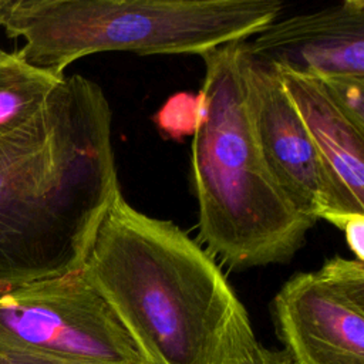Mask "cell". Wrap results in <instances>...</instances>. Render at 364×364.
Instances as JSON below:
<instances>
[{"label": "cell", "mask_w": 364, "mask_h": 364, "mask_svg": "<svg viewBox=\"0 0 364 364\" xmlns=\"http://www.w3.org/2000/svg\"><path fill=\"white\" fill-rule=\"evenodd\" d=\"M282 0H0V28L23 38L28 64L64 75L105 51L198 54L246 41L276 21Z\"/></svg>", "instance_id": "4"}, {"label": "cell", "mask_w": 364, "mask_h": 364, "mask_svg": "<svg viewBox=\"0 0 364 364\" xmlns=\"http://www.w3.org/2000/svg\"><path fill=\"white\" fill-rule=\"evenodd\" d=\"M198 117V95L181 92L166 101L156 114L158 127L171 138L192 135Z\"/></svg>", "instance_id": "12"}, {"label": "cell", "mask_w": 364, "mask_h": 364, "mask_svg": "<svg viewBox=\"0 0 364 364\" xmlns=\"http://www.w3.org/2000/svg\"><path fill=\"white\" fill-rule=\"evenodd\" d=\"M191 176L198 242L233 270L289 263L316 220L303 215L272 175L247 107L243 41L202 55Z\"/></svg>", "instance_id": "3"}, {"label": "cell", "mask_w": 364, "mask_h": 364, "mask_svg": "<svg viewBox=\"0 0 364 364\" xmlns=\"http://www.w3.org/2000/svg\"><path fill=\"white\" fill-rule=\"evenodd\" d=\"M247 364H294L290 355L282 350H270L259 344L253 358Z\"/></svg>", "instance_id": "15"}, {"label": "cell", "mask_w": 364, "mask_h": 364, "mask_svg": "<svg viewBox=\"0 0 364 364\" xmlns=\"http://www.w3.org/2000/svg\"><path fill=\"white\" fill-rule=\"evenodd\" d=\"M4 53H6V51H4V50H3V48H1V47H0V57H1V55H3V54H4Z\"/></svg>", "instance_id": "16"}, {"label": "cell", "mask_w": 364, "mask_h": 364, "mask_svg": "<svg viewBox=\"0 0 364 364\" xmlns=\"http://www.w3.org/2000/svg\"><path fill=\"white\" fill-rule=\"evenodd\" d=\"M354 259L364 262V215L350 216L340 228Z\"/></svg>", "instance_id": "13"}, {"label": "cell", "mask_w": 364, "mask_h": 364, "mask_svg": "<svg viewBox=\"0 0 364 364\" xmlns=\"http://www.w3.org/2000/svg\"><path fill=\"white\" fill-rule=\"evenodd\" d=\"M243 44L252 58L277 68L320 80L364 77V1L276 20Z\"/></svg>", "instance_id": "8"}, {"label": "cell", "mask_w": 364, "mask_h": 364, "mask_svg": "<svg viewBox=\"0 0 364 364\" xmlns=\"http://www.w3.org/2000/svg\"><path fill=\"white\" fill-rule=\"evenodd\" d=\"M272 320L294 364H364V262L327 259L287 279Z\"/></svg>", "instance_id": "6"}, {"label": "cell", "mask_w": 364, "mask_h": 364, "mask_svg": "<svg viewBox=\"0 0 364 364\" xmlns=\"http://www.w3.org/2000/svg\"><path fill=\"white\" fill-rule=\"evenodd\" d=\"M320 81L344 115L364 132V77L344 75Z\"/></svg>", "instance_id": "11"}, {"label": "cell", "mask_w": 364, "mask_h": 364, "mask_svg": "<svg viewBox=\"0 0 364 364\" xmlns=\"http://www.w3.org/2000/svg\"><path fill=\"white\" fill-rule=\"evenodd\" d=\"M274 68L328 183L330 206L323 219L340 229L350 216L364 215V132L344 115L318 78Z\"/></svg>", "instance_id": "9"}, {"label": "cell", "mask_w": 364, "mask_h": 364, "mask_svg": "<svg viewBox=\"0 0 364 364\" xmlns=\"http://www.w3.org/2000/svg\"><path fill=\"white\" fill-rule=\"evenodd\" d=\"M0 364H65L43 355L0 347Z\"/></svg>", "instance_id": "14"}, {"label": "cell", "mask_w": 364, "mask_h": 364, "mask_svg": "<svg viewBox=\"0 0 364 364\" xmlns=\"http://www.w3.org/2000/svg\"><path fill=\"white\" fill-rule=\"evenodd\" d=\"M81 272L156 364H247L260 344L216 259L122 192Z\"/></svg>", "instance_id": "2"}, {"label": "cell", "mask_w": 364, "mask_h": 364, "mask_svg": "<svg viewBox=\"0 0 364 364\" xmlns=\"http://www.w3.org/2000/svg\"><path fill=\"white\" fill-rule=\"evenodd\" d=\"M118 193L109 101L94 80L64 77L0 138V296L81 270Z\"/></svg>", "instance_id": "1"}, {"label": "cell", "mask_w": 364, "mask_h": 364, "mask_svg": "<svg viewBox=\"0 0 364 364\" xmlns=\"http://www.w3.org/2000/svg\"><path fill=\"white\" fill-rule=\"evenodd\" d=\"M65 75L28 64L14 50L0 57V138L27 124Z\"/></svg>", "instance_id": "10"}, {"label": "cell", "mask_w": 364, "mask_h": 364, "mask_svg": "<svg viewBox=\"0 0 364 364\" xmlns=\"http://www.w3.org/2000/svg\"><path fill=\"white\" fill-rule=\"evenodd\" d=\"M245 78L253 132L272 175L303 215L323 219L330 206L328 183L276 68L246 53Z\"/></svg>", "instance_id": "7"}, {"label": "cell", "mask_w": 364, "mask_h": 364, "mask_svg": "<svg viewBox=\"0 0 364 364\" xmlns=\"http://www.w3.org/2000/svg\"><path fill=\"white\" fill-rule=\"evenodd\" d=\"M0 347L65 364H156L81 270L1 294Z\"/></svg>", "instance_id": "5"}]
</instances>
